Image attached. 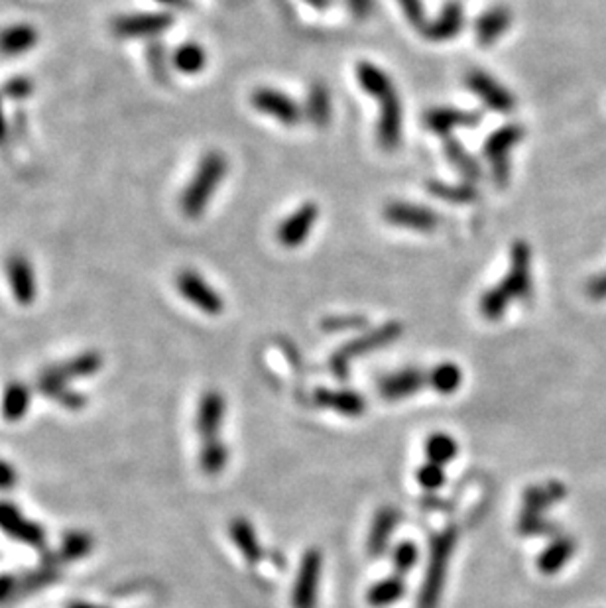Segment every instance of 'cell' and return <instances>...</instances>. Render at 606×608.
<instances>
[{"label":"cell","instance_id":"1","mask_svg":"<svg viewBox=\"0 0 606 608\" xmlns=\"http://www.w3.org/2000/svg\"><path fill=\"white\" fill-rule=\"evenodd\" d=\"M356 78L363 89L372 95L374 99L381 105V115H378V144L384 150H396L402 140V101H399L396 87L392 79L388 78V73L382 71L378 65L371 61H361L356 65Z\"/></svg>","mask_w":606,"mask_h":608},{"label":"cell","instance_id":"39","mask_svg":"<svg viewBox=\"0 0 606 608\" xmlns=\"http://www.w3.org/2000/svg\"><path fill=\"white\" fill-rule=\"evenodd\" d=\"M556 526L549 524L544 518V514L537 512H522L519 514L518 531L522 536H546L549 531H554Z\"/></svg>","mask_w":606,"mask_h":608},{"label":"cell","instance_id":"7","mask_svg":"<svg viewBox=\"0 0 606 608\" xmlns=\"http://www.w3.org/2000/svg\"><path fill=\"white\" fill-rule=\"evenodd\" d=\"M526 130L519 124H504L502 128L494 130V133L486 138L484 143V158L491 164L492 180L500 189H504L510 183V170L512 150L522 143Z\"/></svg>","mask_w":606,"mask_h":608},{"label":"cell","instance_id":"52","mask_svg":"<svg viewBox=\"0 0 606 608\" xmlns=\"http://www.w3.org/2000/svg\"><path fill=\"white\" fill-rule=\"evenodd\" d=\"M160 5H166V6H186L188 0H156Z\"/></svg>","mask_w":606,"mask_h":608},{"label":"cell","instance_id":"50","mask_svg":"<svg viewBox=\"0 0 606 608\" xmlns=\"http://www.w3.org/2000/svg\"><path fill=\"white\" fill-rule=\"evenodd\" d=\"M306 3L313 8H319V10H325V8H329L333 0H306Z\"/></svg>","mask_w":606,"mask_h":608},{"label":"cell","instance_id":"23","mask_svg":"<svg viewBox=\"0 0 606 608\" xmlns=\"http://www.w3.org/2000/svg\"><path fill=\"white\" fill-rule=\"evenodd\" d=\"M316 404L321 408H327L337 411L341 416H349V418H356V416H363L366 404H364V398L356 392H351V390H327V388H321L316 390Z\"/></svg>","mask_w":606,"mask_h":608},{"label":"cell","instance_id":"21","mask_svg":"<svg viewBox=\"0 0 606 608\" xmlns=\"http://www.w3.org/2000/svg\"><path fill=\"white\" fill-rule=\"evenodd\" d=\"M512 10L502 5L492 6L476 18L474 22V38L482 48H489L500 40L512 26Z\"/></svg>","mask_w":606,"mask_h":608},{"label":"cell","instance_id":"19","mask_svg":"<svg viewBox=\"0 0 606 608\" xmlns=\"http://www.w3.org/2000/svg\"><path fill=\"white\" fill-rule=\"evenodd\" d=\"M225 410H226V404L219 390H209V392L203 394L199 401L197 418H195V429H197L199 438L203 441L219 439Z\"/></svg>","mask_w":606,"mask_h":608},{"label":"cell","instance_id":"49","mask_svg":"<svg viewBox=\"0 0 606 608\" xmlns=\"http://www.w3.org/2000/svg\"><path fill=\"white\" fill-rule=\"evenodd\" d=\"M10 133H13V128H10V123H8V118L5 115V108H3V97H0V146L8 144Z\"/></svg>","mask_w":606,"mask_h":608},{"label":"cell","instance_id":"34","mask_svg":"<svg viewBox=\"0 0 606 608\" xmlns=\"http://www.w3.org/2000/svg\"><path fill=\"white\" fill-rule=\"evenodd\" d=\"M91 551H93V538L87 534V531H68L61 539L60 549L53 553V557L60 563H71L87 557Z\"/></svg>","mask_w":606,"mask_h":608},{"label":"cell","instance_id":"2","mask_svg":"<svg viewBox=\"0 0 606 608\" xmlns=\"http://www.w3.org/2000/svg\"><path fill=\"white\" fill-rule=\"evenodd\" d=\"M529 294H532V248L526 241H516L510 248V268L506 276L481 298L482 318L500 321L512 301L528 299Z\"/></svg>","mask_w":606,"mask_h":608},{"label":"cell","instance_id":"46","mask_svg":"<svg viewBox=\"0 0 606 608\" xmlns=\"http://www.w3.org/2000/svg\"><path fill=\"white\" fill-rule=\"evenodd\" d=\"M16 483L18 474L14 471V466L6 461H0V491H13Z\"/></svg>","mask_w":606,"mask_h":608},{"label":"cell","instance_id":"13","mask_svg":"<svg viewBox=\"0 0 606 608\" xmlns=\"http://www.w3.org/2000/svg\"><path fill=\"white\" fill-rule=\"evenodd\" d=\"M251 103L258 113L272 116L286 126L299 124L303 116L299 105L291 97L272 89V87H258L251 95Z\"/></svg>","mask_w":606,"mask_h":608},{"label":"cell","instance_id":"41","mask_svg":"<svg viewBox=\"0 0 606 608\" xmlns=\"http://www.w3.org/2000/svg\"><path fill=\"white\" fill-rule=\"evenodd\" d=\"M418 557H419L418 546L411 544V541H402V544L396 546V549L392 553L396 575H406L408 571L414 569V566L418 563Z\"/></svg>","mask_w":606,"mask_h":608},{"label":"cell","instance_id":"31","mask_svg":"<svg viewBox=\"0 0 606 608\" xmlns=\"http://www.w3.org/2000/svg\"><path fill=\"white\" fill-rule=\"evenodd\" d=\"M30 388L22 382H10L5 392H3V401H0V411H3V418L8 421H18L28 414L30 408Z\"/></svg>","mask_w":606,"mask_h":608},{"label":"cell","instance_id":"16","mask_svg":"<svg viewBox=\"0 0 606 608\" xmlns=\"http://www.w3.org/2000/svg\"><path fill=\"white\" fill-rule=\"evenodd\" d=\"M319 207L316 201H306L303 205L286 216L281 225L278 226V241L286 248H296L308 241L309 233L317 223Z\"/></svg>","mask_w":606,"mask_h":608},{"label":"cell","instance_id":"44","mask_svg":"<svg viewBox=\"0 0 606 608\" xmlns=\"http://www.w3.org/2000/svg\"><path fill=\"white\" fill-rule=\"evenodd\" d=\"M398 3H399V6H402V10H404L406 20L421 34V32H424V28L427 26L424 3H421V0H398Z\"/></svg>","mask_w":606,"mask_h":608},{"label":"cell","instance_id":"4","mask_svg":"<svg viewBox=\"0 0 606 608\" xmlns=\"http://www.w3.org/2000/svg\"><path fill=\"white\" fill-rule=\"evenodd\" d=\"M226 171H229V160H226L223 152L219 150L205 152L179 198L181 213L186 215L188 219H199L205 209L209 207L213 195L219 189Z\"/></svg>","mask_w":606,"mask_h":608},{"label":"cell","instance_id":"10","mask_svg":"<svg viewBox=\"0 0 606 608\" xmlns=\"http://www.w3.org/2000/svg\"><path fill=\"white\" fill-rule=\"evenodd\" d=\"M323 573V553L317 548H311L299 561V571L296 577L294 591H291V606L294 608H316L317 591Z\"/></svg>","mask_w":606,"mask_h":608},{"label":"cell","instance_id":"18","mask_svg":"<svg viewBox=\"0 0 606 608\" xmlns=\"http://www.w3.org/2000/svg\"><path fill=\"white\" fill-rule=\"evenodd\" d=\"M429 384V373L419 371V368H404L392 374H386L378 382V392L384 400L396 401L418 394L421 388Z\"/></svg>","mask_w":606,"mask_h":608},{"label":"cell","instance_id":"43","mask_svg":"<svg viewBox=\"0 0 606 608\" xmlns=\"http://www.w3.org/2000/svg\"><path fill=\"white\" fill-rule=\"evenodd\" d=\"M418 483L427 488V491H436V488L445 484V473H443V466L439 465H433V463H426L419 466L418 471Z\"/></svg>","mask_w":606,"mask_h":608},{"label":"cell","instance_id":"30","mask_svg":"<svg viewBox=\"0 0 606 608\" xmlns=\"http://www.w3.org/2000/svg\"><path fill=\"white\" fill-rule=\"evenodd\" d=\"M443 152H445V156H447L451 164L459 170V173L464 178V181L473 183V181H479L482 178L481 164L469 154V150L464 148L459 143V140L445 136V140H443Z\"/></svg>","mask_w":606,"mask_h":608},{"label":"cell","instance_id":"45","mask_svg":"<svg viewBox=\"0 0 606 608\" xmlns=\"http://www.w3.org/2000/svg\"><path fill=\"white\" fill-rule=\"evenodd\" d=\"M20 593V577L13 573H0V604L18 596Z\"/></svg>","mask_w":606,"mask_h":608},{"label":"cell","instance_id":"28","mask_svg":"<svg viewBox=\"0 0 606 608\" xmlns=\"http://www.w3.org/2000/svg\"><path fill=\"white\" fill-rule=\"evenodd\" d=\"M171 68L183 75H197L207 68V51L197 41H186L173 50Z\"/></svg>","mask_w":606,"mask_h":608},{"label":"cell","instance_id":"3","mask_svg":"<svg viewBox=\"0 0 606 608\" xmlns=\"http://www.w3.org/2000/svg\"><path fill=\"white\" fill-rule=\"evenodd\" d=\"M103 368V355L96 351H85L68 358L60 364H51L38 378V390L46 396L56 400L63 408L78 411L87 404V398L69 388L73 380L89 378Z\"/></svg>","mask_w":606,"mask_h":608},{"label":"cell","instance_id":"25","mask_svg":"<svg viewBox=\"0 0 606 608\" xmlns=\"http://www.w3.org/2000/svg\"><path fill=\"white\" fill-rule=\"evenodd\" d=\"M229 534L233 544L236 546V549L241 551V556L248 561V563H258L264 556V549L260 546V539L256 536V531L252 528V524L248 522L244 518H234L231 526H229Z\"/></svg>","mask_w":606,"mask_h":608},{"label":"cell","instance_id":"36","mask_svg":"<svg viewBox=\"0 0 606 608\" xmlns=\"http://www.w3.org/2000/svg\"><path fill=\"white\" fill-rule=\"evenodd\" d=\"M457 441H454L447 433H433L426 441V455L427 461L433 465L445 466L454 457H457Z\"/></svg>","mask_w":606,"mask_h":608},{"label":"cell","instance_id":"5","mask_svg":"<svg viewBox=\"0 0 606 608\" xmlns=\"http://www.w3.org/2000/svg\"><path fill=\"white\" fill-rule=\"evenodd\" d=\"M457 528H445L439 534L431 538L429 544V561L426 569L424 585H421L418 608H437L443 587H445V577L449 571V561L457 546Z\"/></svg>","mask_w":606,"mask_h":608},{"label":"cell","instance_id":"20","mask_svg":"<svg viewBox=\"0 0 606 608\" xmlns=\"http://www.w3.org/2000/svg\"><path fill=\"white\" fill-rule=\"evenodd\" d=\"M40 41V32L30 22H14L0 28V56L18 58L32 51Z\"/></svg>","mask_w":606,"mask_h":608},{"label":"cell","instance_id":"29","mask_svg":"<svg viewBox=\"0 0 606 608\" xmlns=\"http://www.w3.org/2000/svg\"><path fill=\"white\" fill-rule=\"evenodd\" d=\"M567 494V488L561 483H547L541 486H532L524 493V508L522 512H537L544 514L549 506L563 501Z\"/></svg>","mask_w":606,"mask_h":608},{"label":"cell","instance_id":"47","mask_svg":"<svg viewBox=\"0 0 606 608\" xmlns=\"http://www.w3.org/2000/svg\"><path fill=\"white\" fill-rule=\"evenodd\" d=\"M587 294L594 301H602L606 299V272L594 276L589 280L587 284Z\"/></svg>","mask_w":606,"mask_h":608},{"label":"cell","instance_id":"11","mask_svg":"<svg viewBox=\"0 0 606 608\" xmlns=\"http://www.w3.org/2000/svg\"><path fill=\"white\" fill-rule=\"evenodd\" d=\"M5 274L13 298L20 306H32L38 298V281L34 266L24 253H13L5 260Z\"/></svg>","mask_w":606,"mask_h":608},{"label":"cell","instance_id":"35","mask_svg":"<svg viewBox=\"0 0 606 608\" xmlns=\"http://www.w3.org/2000/svg\"><path fill=\"white\" fill-rule=\"evenodd\" d=\"M229 463V447L221 439L203 441L199 453V466L207 476L221 474Z\"/></svg>","mask_w":606,"mask_h":608},{"label":"cell","instance_id":"6","mask_svg":"<svg viewBox=\"0 0 606 608\" xmlns=\"http://www.w3.org/2000/svg\"><path fill=\"white\" fill-rule=\"evenodd\" d=\"M402 333H404L402 323L390 321V323L382 325V327L372 329V331H368L361 336H356V339H353L351 343H346L344 346H341V349L331 356L333 373L337 374L341 380H344L346 374H349V364H351L353 358L382 349V346L399 339Z\"/></svg>","mask_w":606,"mask_h":608},{"label":"cell","instance_id":"8","mask_svg":"<svg viewBox=\"0 0 606 608\" xmlns=\"http://www.w3.org/2000/svg\"><path fill=\"white\" fill-rule=\"evenodd\" d=\"M173 24L170 13H133L113 20V34L123 40H154Z\"/></svg>","mask_w":606,"mask_h":608},{"label":"cell","instance_id":"12","mask_svg":"<svg viewBox=\"0 0 606 608\" xmlns=\"http://www.w3.org/2000/svg\"><path fill=\"white\" fill-rule=\"evenodd\" d=\"M464 83L479 99L491 108V111L508 115L514 111L516 99L502 83H498L491 73L482 69H471L464 75Z\"/></svg>","mask_w":606,"mask_h":608},{"label":"cell","instance_id":"22","mask_svg":"<svg viewBox=\"0 0 606 608\" xmlns=\"http://www.w3.org/2000/svg\"><path fill=\"white\" fill-rule=\"evenodd\" d=\"M464 26V8L459 0H449L441 8L436 20L427 22V26L421 32V36L429 41H447L459 34Z\"/></svg>","mask_w":606,"mask_h":608},{"label":"cell","instance_id":"38","mask_svg":"<svg viewBox=\"0 0 606 608\" xmlns=\"http://www.w3.org/2000/svg\"><path fill=\"white\" fill-rule=\"evenodd\" d=\"M148 69L154 75V79L160 83H170V68L171 58H168L166 48L160 41H152L146 50Z\"/></svg>","mask_w":606,"mask_h":608},{"label":"cell","instance_id":"9","mask_svg":"<svg viewBox=\"0 0 606 608\" xmlns=\"http://www.w3.org/2000/svg\"><path fill=\"white\" fill-rule=\"evenodd\" d=\"M176 288L183 299L189 301L191 306L201 309L205 315L216 318L225 309V301L219 291H216L207 280H205L199 272H195L191 268L181 270L176 276Z\"/></svg>","mask_w":606,"mask_h":608},{"label":"cell","instance_id":"48","mask_svg":"<svg viewBox=\"0 0 606 608\" xmlns=\"http://www.w3.org/2000/svg\"><path fill=\"white\" fill-rule=\"evenodd\" d=\"M346 3H349V8H351V13L354 18H366L368 14H371V8H372V0H346Z\"/></svg>","mask_w":606,"mask_h":608},{"label":"cell","instance_id":"17","mask_svg":"<svg viewBox=\"0 0 606 608\" xmlns=\"http://www.w3.org/2000/svg\"><path fill=\"white\" fill-rule=\"evenodd\" d=\"M482 121V113L479 111H463L454 106H436L429 108L424 116V124L431 133L439 136H449L454 128H474Z\"/></svg>","mask_w":606,"mask_h":608},{"label":"cell","instance_id":"40","mask_svg":"<svg viewBox=\"0 0 606 608\" xmlns=\"http://www.w3.org/2000/svg\"><path fill=\"white\" fill-rule=\"evenodd\" d=\"M34 81L28 75H14L3 85V95L10 101H26L34 93Z\"/></svg>","mask_w":606,"mask_h":608},{"label":"cell","instance_id":"27","mask_svg":"<svg viewBox=\"0 0 606 608\" xmlns=\"http://www.w3.org/2000/svg\"><path fill=\"white\" fill-rule=\"evenodd\" d=\"M306 116L308 121L316 126V128H327L333 116V108H331V95L325 83H313L309 87L308 93V103H306Z\"/></svg>","mask_w":606,"mask_h":608},{"label":"cell","instance_id":"32","mask_svg":"<svg viewBox=\"0 0 606 608\" xmlns=\"http://www.w3.org/2000/svg\"><path fill=\"white\" fill-rule=\"evenodd\" d=\"M406 593V583L402 575H392L382 581L374 583L366 593V603L374 608H386L390 604L398 603Z\"/></svg>","mask_w":606,"mask_h":608},{"label":"cell","instance_id":"15","mask_svg":"<svg viewBox=\"0 0 606 608\" xmlns=\"http://www.w3.org/2000/svg\"><path fill=\"white\" fill-rule=\"evenodd\" d=\"M0 530L8 538L20 541V544L32 548H43V544H46V531H43V528L28 520L14 504L3 501H0Z\"/></svg>","mask_w":606,"mask_h":608},{"label":"cell","instance_id":"42","mask_svg":"<svg viewBox=\"0 0 606 608\" xmlns=\"http://www.w3.org/2000/svg\"><path fill=\"white\" fill-rule=\"evenodd\" d=\"M321 325L327 333L353 331V329H363L366 325V318H363V315H333V318L323 319Z\"/></svg>","mask_w":606,"mask_h":608},{"label":"cell","instance_id":"51","mask_svg":"<svg viewBox=\"0 0 606 608\" xmlns=\"http://www.w3.org/2000/svg\"><path fill=\"white\" fill-rule=\"evenodd\" d=\"M68 608H105V606L93 604V603H85V601H78V603H71Z\"/></svg>","mask_w":606,"mask_h":608},{"label":"cell","instance_id":"26","mask_svg":"<svg viewBox=\"0 0 606 608\" xmlns=\"http://www.w3.org/2000/svg\"><path fill=\"white\" fill-rule=\"evenodd\" d=\"M577 541L567 536H559L556 541H551L549 548L537 557V569L544 575H556L565 567V563L575 556Z\"/></svg>","mask_w":606,"mask_h":608},{"label":"cell","instance_id":"14","mask_svg":"<svg viewBox=\"0 0 606 608\" xmlns=\"http://www.w3.org/2000/svg\"><path fill=\"white\" fill-rule=\"evenodd\" d=\"M384 219L386 223L394 226H402V229L421 233L436 231L441 223L439 213L429 207H424V205H414L406 201L388 203L384 207Z\"/></svg>","mask_w":606,"mask_h":608},{"label":"cell","instance_id":"33","mask_svg":"<svg viewBox=\"0 0 606 608\" xmlns=\"http://www.w3.org/2000/svg\"><path fill=\"white\" fill-rule=\"evenodd\" d=\"M427 191L433 198L443 199L454 205H467L479 199V189L474 188V183L463 181V183H445V181H429Z\"/></svg>","mask_w":606,"mask_h":608},{"label":"cell","instance_id":"24","mask_svg":"<svg viewBox=\"0 0 606 608\" xmlns=\"http://www.w3.org/2000/svg\"><path fill=\"white\" fill-rule=\"evenodd\" d=\"M399 522V512L392 506H384L376 512L374 520H372V526H371V534H368V541H366V548L368 553H371L372 557L382 556L388 548V541L392 538V531Z\"/></svg>","mask_w":606,"mask_h":608},{"label":"cell","instance_id":"37","mask_svg":"<svg viewBox=\"0 0 606 608\" xmlns=\"http://www.w3.org/2000/svg\"><path fill=\"white\" fill-rule=\"evenodd\" d=\"M463 384V373L457 364L443 363L429 373V386L439 394H453Z\"/></svg>","mask_w":606,"mask_h":608}]
</instances>
